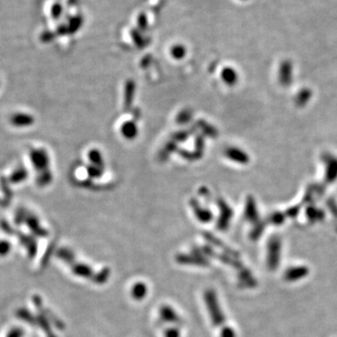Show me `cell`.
I'll return each instance as SVG.
<instances>
[{
	"mask_svg": "<svg viewBox=\"0 0 337 337\" xmlns=\"http://www.w3.org/2000/svg\"><path fill=\"white\" fill-rule=\"evenodd\" d=\"M31 160L37 170H44L48 165V155L43 150H35L31 153Z\"/></svg>",
	"mask_w": 337,
	"mask_h": 337,
	"instance_id": "1",
	"label": "cell"
},
{
	"mask_svg": "<svg viewBox=\"0 0 337 337\" xmlns=\"http://www.w3.org/2000/svg\"><path fill=\"white\" fill-rule=\"evenodd\" d=\"M11 122L13 126H28L34 123V118L31 115L18 114L12 116Z\"/></svg>",
	"mask_w": 337,
	"mask_h": 337,
	"instance_id": "2",
	"label": "cell"
},
{
	"mask_svg": "<svg viewBox=\"0 0 337 337\" xmlns=\"http://www.w3.org/2000/svg\"><path fill=\"white\" fill-rule=\"evenodd\" d=\"M25 177H27V172L24 170H21V171L16 172L15 173L12 174V182L18 183V182L23 181L25 179Z\"/></svg>",
	"mask_w": 337,
	"mask_h": 337,
	"instance_id": "3",
	"label": "cell"
}]
</instances>
